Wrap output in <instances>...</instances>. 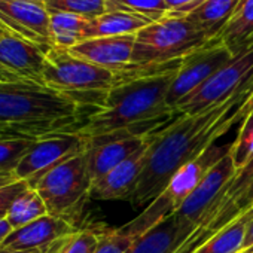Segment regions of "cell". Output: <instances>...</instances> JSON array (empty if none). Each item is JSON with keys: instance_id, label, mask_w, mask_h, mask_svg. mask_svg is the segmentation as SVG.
Returning <instances> with one entry per match:
<instances>
[{"instance_id": "cell-31", "label": "cell", "mask_w": 253, "mask_h": 253, "mask_svg": "<svg viewBox=\"0 0 253 253\" xmlns=\"http://www.w3.org/2000/svg\"><path fill=\"white\" fill-rule=\"evenodd\" d=\"M229 155L237 170L243 169L253 158V115L249 113L241 122L238 134L232 142Z\"/></svg>"}, {"instance_id": "cell-27", "label": "cell", "mask_w": 253, "mask_h": 253, "mask_svg": "<svg viewBox=\"0 0 253 253\" xmlns=\"http://www.w3.org/2000/svg\"><path fill=\"white\" fill-rule=\"evenodd\" d=\"M107 12H125L157 23L170 15L166 0H106Z\"/></svg>"}, {"instance_id": "cell-4", "label": "cell", "mask_w": 253, "mask_h": 253, "mask_svg": "<svg viewBox=\"0 0 253 253\" xmlns=\"http://www.w3.org/2000/svg\"><path fill=\"white\" fill-rule=\"evenodd\" d=\"M42 82L72 98L89 115L101 107L107 92L119 79L118 73L75 57L69 49L51 46L46 52Z\"/></svg>"}, {"instance_id": "cell-7", "label": "cell", "mask_w": 253, "mask_h": 253, "mask_svg": "<svg viewBox=\"0 0 253 253\" xmlns=\"http://www.w3.org/2000/svg\"><path fill=\"white\" fill-rule=\"evenodd\" d=\"M92 180L88 173L85 151L48 171L35 186L48 207V214L73 223L84 203L89 198ZM75 225V223H73Z\"/></svg>"}, {"instance_id": "cell-41", "label": "cell", "mask_w": 253, "mask_h": 253, "mask_svg": "<svg viewBox=\"0 0 253 253\" xmlns=\"http://www.w3.org/2000/svg\"><path fill=\"white\" fill-rule=\"evenodd\" d=\"M250 113L253 115V103H252V109H250Z\"/></svg>"}, {"instance_id": "cell-30", "label": "cell", "mask_w": 253, "mask_h": 253, "mask_svg": "<svg viewBox=\"0 0 253 253\" xmlns=\"http://www.w3.org/2000/svg\"><path fill=\"white\" fill-rule=\"evenodd\" d=\"M45 6L49 14H75L89 20L107 12L106 0H48Z\"/></svg>"}, {"instance_id": "cell-34", "label": "cell", "mask_w": 253, "mask_h": 253, "mask_svg": "<svg viewBox=\"0 0 253 253\" xmlns=\"http://www.w3.org/2000/svg\"><path fill=\"white\" fill-rule=\"evenodd\" d=\"M240 253H253V219L249 223L246 238H244V243H243V247H241Z\"/></svg>"}, {"instance_id": "cell-6", "label": "cell", "mask_w": 253, "mask_h": 253, "mask_svg": "<svg viewBox=\"0 0 253 253\" xmlns=\"http://www.w3.org/2000/svg\"><path fill=\"white\" fill-rule=\"evenodd\" d=\"M253 209V158L225 185L189 238L174 253H194L238 216Z\"/></svg>"}, {"instance_id": "cell-24", "label": "cell", "mask_w": 253, "mask_h": 253, "mask_svg": "<svg viewBox=\"0 0 253 253\" xmlns=\"http://www.w3.org/2000/svg\"><path fill=\"white\" fill-rule=\"evenodd\" d=\"M219 38L234 55L253 42V0H241Z\"/></svg>"}, {"instance_id": "cell-14", "label": "cell", "mask_w": 253, "mask_h": 253, "mask_svg": "<svg viewBox=\"0 0 253 253\" xmlns=\"http://www.w3.org/2000/svg\"><path fill=\"white\" fill-rule=\"evenodd\" d=\"M136 43V35L94 38L82 41L69 51L88 63L98 67L122 73L131 69V58Z\"/></svg>"}, {"instance_id": "cell-21", "label": "cell", "mask_w": 253, "mask_h": 253, "mask_svg": "<svg viewBox=\"0 0 253 253\" xmlns=\"http://www.w3.org/2000/svg\"><path fill=\"white\" fill-rule=\"evenodd\" d=\"M241 0H206V2L186 15L198 30H201L209 39H216L225 30Z\"/></svg>"}, {"instance_id": "cell-20", "label": "cell", "mask_w": 253, "mask_h": 253, "mask_svg": "<svg viewBox=\"0 0 253 253\" xmlns=\"http://www.w3.org/2000/svg\"><path fill=\"white\" fill-rule=\"evenodd\" d=\"M195 228L194 222L174 211L139 237L126 253H174Z\"/></svg>"}, {"instance_id": "cell-22", "label": "cell", "mask_w": 253, "mask_h": 253, "mask_svg": "<svg viewBox=\"0 0 253 253\" xmlns=\"http://www.w3.org/2000/svg\"><path fill=\"white\" fill-rule=\"evenodd\" d=\"M152 24V21L125 12H106L94 20H89L85 30V41L94 38H112L137 35L142 29Z\"/></svg>"}, {"instance_id": "cell-1", "label": "cell", "mask_w": 253, "mask_h": 253, "mask_svg": "<svg viewBox=\"0 0 253 253\" xmlns=\"http://www.w3.org/2000/svg\"><path fill=\"white\" fill-rule=\"evenodd\" d=\"M253 79L228 100L203 112L179 115L176 121L148 134L146 163L130 203L148 207L169 186L173 176L209 146L240 125L250 113Z\"/></svg>"}, {"instance_id": "cell-28", "label": "cell", "mask_w": 253, "mask_h": 253, "mask_svg": "<svg viewBox=\"0 0 253 253\" xmlns=\"http://www.w3.org/2000/svg\"><path fill=\"white\" fill-rule=\"evenodd\" d=\"M98 243V229L78 228L72 234L58 238L43 253H94Z\"/></svg>"}, {"instance_id": "cell-9", "label": "cell", "mask_w": 253, "mask_h": 253, "mask_svg": "<svg viewBox=\"0 0 253 253\" xmlns=\"http://www.w3.org/2000/svg\"><path fill=\"white\" fill-rule=\"evenodd\" d=\"M234 54L222 42L220 38L210 39L204 45L191 51L180 60V66L174 76V81L167 94V104L171 110L200 88L207 79H210L220 67H223Z\"/></svg>"}, {"instance_id": "cell-25", "label": "cell", "mask_w": 253, "mask_h": 253, "mask_svg": "<svg viewBox=\"0 0 253 253\" xmlns=\"http://www.w3.org/2000/svg\"><path fill=\"white\" fill-rule=\"evenodd\" d=\"M89 18L75 14H51L49 38L52 46L70 49L85 41V30Z\"/></svg>"}, {"instance_id": "cell-11", "label": "cell", "mask_w": 253, "mask_h": 253, "mask_svg": "<svg viewBox=\"0 0 253 253\" xmlns=\"http://www.w3.org/2000/svg\"><path fill=\"white\" fill-rule=\"evenodd\" d=\"M148 134L145 131H115L86 137L85 158L88 173L92 182L109 173L121 163L131 158L148 145Z\"/></svg>"}, {"instance_id": "cell-18", "label": "cell", "mask_w": 253, "mask_h": 253, "mask_svg": "<svg viewBox=\"0 0 253 253\" xmlns=\"http://www.w3.org/2000/svg\"><path fill=\"white\" fill-rule=\"evenodd\" d=\"M148 145L131 158L121 163L109 173L92 182L89 198L92 200H125L130 201L146 163Z\"/></svg>"}, {"instance_id": "cell-32", "label": "cell", "mask_w": 253, "mask_h": 253, "mask_svg": "<svg viewBox=\"0 0 253 253\" xmlns=\"http://www.w3.org/2000/svg\"><path fill=\"white\" fill-rule=\"evenodd\" d=\"M27 188L29 185L17 177L15 171H0V219L6 216L14 200Z\"/></svg>"}, {"instance_id": "cell-37", "label": "cell", "mask_w": 253, "mask_h": 253, "mask_svg": "<svg viewBox=\"0 0 253 253\" xmlns=\"http://www.w3.org/2000/svg\"><path fill=\"white\" fill-rule=\"evenodd\" d=\"M5 35H17L15 32H12L5 23H3V20L0 18V36H5ZM24 38V36H23Z\"/></svg>"}, {"instance_id": "cell-3", "label": "cell", "mask_w": 253, "mask_h": 253, "mask_svg": "<svg viewBox=\"0 0 253 253\" xmlns=\"http://www.w3.org/2000/svg\"><path fill=\"white\" fill-rule=\"evenodd\" d=\"M88 116L67 95L33 81L0 82V124L20 136L39 139L75 131Z\"/></svg>"}, {"instance_id": "cell-38", "label": "cell", "mask_w": 253, "mask_h": 253, "mask_svg": "<svg viewBox=\"0 0 253 253\" xmlns=\"http://www.w3.org/2000/svg\"><path fill=\"white\" fill-rule=\"evenodd\" d=\"M14 133H11L6 126H3L2 124H0V137H5V136H12ZM20 136V134H18Z\"/></svg>"}, {"instance_id": "cell-17", "label": "cell", "mask_w": 253, "mask_h": 253, "mask_svg": "<svg viewBox=\"0 0 253 253\" xmlns=\"http://www.w3.org/2000/svg\"><path fill=\"white\" fill-rule=\"evenodd\" d=\"M0 18L17 35L41 43H51V14L45 5L24 0H0Z\"/></svg>"}, {"instance_id": "cell-8", "label": "cell", "mask_w": 253, "mask_h": 253, "mask_svg": "<svg viewBox=\"0 0 253 253\" xmlns=\"http://www.w3.org/2000/svg\"><path fill=\"white\" fill-rule=\"evenodd\" d=\"M253 79V42L237 52L200 88L185 97L174 107L177 115H192L228 100Z\"/></svg>"}, {"instance_id": "cell-33", "label": "cell", "mask_w": 253, "mask_h": 253, "mask_svg": "<svg viewBox=\"0 0 253 253\" xmlns=\"http://www.w3.org/2000/svg\"><path fill=\"white\" fill-rule=\"evenodd\" d=\"M204 2L206 0H166L170 15L173 17H186Z\"/></svg>"}, {"instance_id": "cell-26", "label": "cell", "mask_w": 253, "mask_h": 253, "mask_svg": "<svg viewBox=\"0 0 253 253\" xmlns=\"http://www.w3.org/2000/svg\"><path fill=\"white\" fill-rule=\"evenodd\" d=\"M46 214H48V207L45 201L42 200V197L35 188L29 186L24 192H21L14 200L5 217L12 226V229H17Z\"/></svg>"}, {"instance_id": "cell-10", "label": "cell", "mask_w": 253, "mask_h": 253, "mask_svg": "<svg viewBox=\"0 0 253 253\" xmlns=\"http://www.w3.org/2000/svg\"><path fill=\"white\" fill-rule=\"evenodd\" d=\"M85 146L86 137L75 131H61L42 136L35 140L17 167L15 174L30 188H35L48 171L82 154Z\"/></svg>"}, {"instance_id": "cell-35", "label": "cell", "mask_w": 253, "mask_h": 253, "mask_svg": "<svg viewBox=\"0 0 253 253\" xmlns=\"http://www.w3.org/2000/svg\"><path fill=\"white\" fill-rule=\"evenodd\" d=\"M11 232H12V226L9 225L6 217H2V219H0V244H2L6 240V237Z\"/></svg>"}, {"instance_id": "cell-5", "label": "cell", "mask_w": 253, "mask_h": 253, "mask_svg": "<svg viewBox=\"0 0 253 253\" xmlns=\"http://www.w3.org/2000/svg\"><path fill=\"white\" fill-rule=\"evenodd\" d=\"M209 41L186 17L169 15L136 35L131 69L154 67L180 60Z\"/></svg>"}, {"instance_id": "cell-19", "label": "cell", "mask_w": 253, "mask_h": 253, "mask_svg": "<svg viewBox=\"0 0 253 253\" xmlns=\"http://www.w3.org/2000/svg\"><path fill=\"white\" fill-rule=\"evenodd\" d=\"M237 169L234 166L232 157L225 155L204 177V180L195 188V191L183 201V204L176 210L183 219L198 225L206 210L211 206L217 194L225 188V185L235 176Z\"/></svg>"}, {"instance_id": "cell-15", "label": "cell", "mask_w": 253, "mask_h": 253, "mask_svg": "<svg viewBox=\"0 0 253 253\" xmlns=\"http://www.w3.org/2000/svg\"><path fill=\"white\" fill-rule=\"evenodd\" d=\"M76 229V225L67 219L46 214L21 228L12 229L6 240L0 244V253H20L45 249Z\"/></svg>"}, {"instance_id": "cell-16", "label": "cell", "mask_w": 253, "mask_h": 253, "mask_svg": "<svg viewBox=\"0 0 253 253\" xmlns=\"http://www.w3.org/2000/svg\"><path fill=\"white\" fill-rule=\"evenodd\" d=\"M232 142L228 145H216L209 146L198 158L183 166L170 180L169 186L163 192V195L169 200L174 211L183 204V201L195 191V188L204 180L209 171L225 157L229 154Z\"/></svg>"}, {"instance_id": "cell-23", "label": "cell", "mask_w": 253, "mask_h": 253, "mask_svg": "<svg viewBox=\"0 0 253 253\" xmlns=\"http://www.w3.org/2000/svg\"><path fill=\"white\" fill-rule=\"evenodd\" d=\"M253 219V209L238 216L228 226L220 229L207 243L198 247L194 253H240L249 223Z\"/></svg>"}, {"instance_id": "cell-12", "label": "cell", "mask_w": 253, "mask_h": 253, "mask_svg": "<svg viewBox=\"0 0 253 253\" xmlns=\"http://www.w3.org/2000/svg\"><path fill=\"white\" fill-rule=\"evenodd\" d=\"M171 213H174V209L161 194L148 207H145L143 213L134 220L121 228L98 229V243L94 253H126L139 237Z\"/></svg>"}, {"instance_id": "cell-36", "label": "cell", "mask_w": 253, "mask_h": 253, "mask_svg": "<svg viewBox=\"0 0 253 253\" xmlns=\"http://www.w3.org/2000/svg\"><path fill=\"white\" fill-rule=\"evenodd\" d=\"M20 79L21 78H18L11 70L5 69L2 64H0V82H14V81H20Z\"/></svg>"}, {"instance_id": "cell-40", "label": "cell", "mask_w": 253, "mask_h": 253, "mask_svg": "<svg viewBox=\"0 0 253 253\" xmlns=\"http://www.w3.org/2000/svg\"><path fill=\"white\" fill-rule=\"evenodd\" d=\"M45 249H39V250H30V252H20V253H43Z\"/></svg>"}, {"instance_id": "cell-2", "label": "cell", "mask_w": 253, "mask_h": 253, "mask_svg": "<svg viewBox=\"0 0 253 253\" xmlns=\"http://www.w3.org/2000/svg\"><path fill=\"white\" fill-rule=\"evenodd\" d=\"M180 60L118 73L119 82L107 92L101 107L89 113L75 133L84 137L110 134L173 115L167 104V94Z\"/></svg>"}, {"instance_id": "cell-39", "label": "cell", "mask_w": 253, "mask_h": 253, "mask_svg": "<svg viewBox=\"0 0 253 253\" xmlns=\"http://www.w3.org/2000/svg\"><path fill=\"white\" fill-rule=\"evenodd\" d=\"M24 2H32V3H41V5H45L48 0H24Z\"/></svg>"}, {"instance_id": "cell-13", "label": "cell", "mask_w": 253, "mask_h": 253, "mask_svg": "<svg viewBox=\"0 0 253 253\" xmlns=\"http://www.w3.org/2000/svg\"><path fill=\"white\" fill-rule=\"evenodd\" d=\"M51 46L20 35L0 36V64L21 79L43 84L42 75L46 52Z\"/></svg>"}, {"instance_id": "cell-29", "label": "cell", "mask_w": 253, "mask_h": 253, "mask_svg": "<svg viewBox=\"0 0 253 253\" xmlns=\"http://www.w3.org/2000/svg\"><path fill=\"white\" fill-rule=\"evenodd\" d=\"M35 140L18 134L0 137V171H15Z\"/></svg>"}]
</instances>
